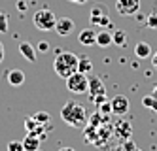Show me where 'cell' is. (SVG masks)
I'll return each mask as SVG.
<instances>
[{
    "label": "cell",
    "instance_id": "30",
    "mask_svg": "<svg viewBox=\"0 0 157 151\" xmlns=\"http://www.w3.org/2000/svg\"><path fill=\"white\" fill-rule=\"evenodd\" d=\"M134 17H136V21H146V17H144V15L140 13V11H138V13H136V15H134Z\"/></svg>",
    "mask_w": 157,
    "mask_h": 151
},
{
    "label": "cell",
    "instance_id": "1",
    "mask_svg": "<svg viewBox=\"0 0 157 151\" xmlns=\"http://www.w3.org/2000/svg\"><path fill=\"white\" fill-rule=\"evenodd\" d=\"M61 119L72 126V129H85V125H87V111L85 108L82 106L80 102H66L64 106L61 108Z\"/></svg>",
    "mask_w": 157,
    "mask_h": 151
},
{
    "label": "cell",
    "instance_id": "24",
    "mask_svg": "<svg viewBox=\"0 0 157 151\" xmlns=\"http://www.w3.org/2000/svg\"><path fill=\"white\" fill-rule=\"evenodd\" d=\"M6 149L8 151H23V144L21 142H8V145H6Z\"/></svg>",
    "mask_w": 157,
    "mask_h": 151
},
{
    "label": "cell",
    "instance_id": "2",
    "mask_svg": "<svg viewBox=\"0 0 157 151\" xmlns=\"http://www.w3.org/2000/svg\"><path fill=\"white\" fill-rule=\"evenodd\" d=\"M78 57L76 53H70V51H57L55 55V61H53V70L59 77H68L72 76L74 72H78Z\"/></svg>",
    "mask_w": 157,
    "mask_h": 151
},
{
    "label": "cell",
    "instance_id": "10",
    "mask_svg": "<svg viewBox=\"0 0 157 151\" xmlns=\"http://www.w3.org/2000/svg\"><path fill=\"white\" fill-rule=\"evenodd\" d=\"M78 42H80L82 45H85V47H91V45H97V30L87 27L83 30H80V34H78Z\"/></svg>",
    "mask_w": 157,
    "mask_h": 151
},
{
    "label": "cell",
    "instance_id": "32",
    "mask_svg": "<svg viewBox=\"0 0 157 151\" xmlns=\"http://www.w3.org/2000/svg\"><path fill=\"white\" fill-rule=\"evenodd\" d=\"M151 95H153V96H157V83L153 85V91H151Z\"/></svg>",
    "mask_w": 157,
    "mask_h": 151
},
{
    "label": "cell",
    "instance_id": "27",
    "mask_svg": "<svg viewBox=\"0 0 157 151\" xmlns=\"http://www.w3.org/2000/svg\"><path fill=\"white\" fill-rule=\"evenodd\" d=\"M151 66H153L155 70H157V51H155V53L151 55Z\"/></svg>",
    "mask_w": 157,
    "mask_h": 151
},
{
    "label": "cell",
    "instance_id": "14",
    "mask_svg": "<svg viewBox=\"0 0 157 151\" xmlns=\"http://www.w3.org/2000/svg\"><path fill=\"white\" fill-rule=\"evenodd\" d=\"M134 57H136V59H150L151 57V45L148 42H138L134 45Z\"/></svg>",
    "mask_w": 157,
    "mask_h": 151
},
{
    "label": "cell",
    "instance_id": "26",
    "mask_svg": "<svg viewBox=\"0 0 157 151\" xmlns=\"http://www.w3.org/2000/svg\"><path fill=\"white\" fill-rule=\"evenodd\" d=\"M17 9L19 11H27V2H25V0H19V2H17Z\"/></svg>",
    "mask_w": 157,
    "mask_h": 151
},
{
    "label": "cell",
    "instance_id": "4",
    "mask_svg": "<svg viewBox=\"0 0 157 151\" xmlns=\"http://www.w3.org/2000/svg\"><path fill=\"white\" fill-rule=\"evenodd\" d=\"M66 89L74 95H83L89 89V77L87 74H82V72H74L72 76L66 77Z\"/></svg>",
    "mask_w": 157,
    "mask_h": 151
},
{
    "label": "cell",
    "instance_id": "35",
    "mask_svg": "<svg viewBox=\"0 0 157 151\" xmlns=\"http://www.w3.org/2000/svg\"><path fill=\"white\" fill-rule=\"evenodd\" d=\"M36 151H40V149H36Z\"/></svg>",
    "mask_w": 157,
    "mask_h": 151
},
{
    "label": "cell",
    "instance_id": "12",
    "mask_svg": "<svg viewBox=\"0 0 157 151\" xmlns=\"http://www.w3.org/2000/svg\"><path fill=\"white\" fill-rule=\"evenodd\" d=\"M19 53L23 55L29 62H36V49L30 42H21L19 43Z\"/></svg>",
    "mask_w": 157,
    "mask_h": 151
},
{
    "label": "cell",
    "instance_id": "33",
    "mask_svg": "<svg viewBox=\"0 0 157 151\" xmlns=\"http://www.w3.org/2000/svg\"><path fill=\"white\" fill-rule=\"evenodd\" d=\"M59 151H74V149H72V147H61Z\"/></svg>",
    "mask_w": 157,
    "mask_h": 151
},
{
    "label": "cell",
    "instance_id": "9",
    "mask_svg": "<svg viewBox=\"0 0 157 151\" xmlns=\"http://www.w3.org/2000/svg\"><path fill=\"white\" fill-rule=\"evenodd\" d=\"M74 28H76V25L70 17H59L57 23H55V32H57L59 36H70L74 32Z\"/></svg>",
    "mask_w": 157,
    "mask_h": 151
},
{
    "label": "cell",
    "instance_id": "21",
    "mask_svg": "<svg viewBox=\"0 0 157 151\" xmlns=\"http://www.w3.org/2000/svg\"><path fill=\"white\" fill-rule=\"evenodd\" d=\"M98 113H102L104 115V117H106V115H110L112 113V104H110V100H104L102 104H98Z\"/></svg>",
    "mask_w": 157,
    "mask_h": 151
},
{
    "label": "cell",
    "instance_id": "29",
    "mask_svg": "<svg viewBox=\"0 0 157 151\" xmlns=\"http://www.w3.org/2000/svg\"><path fill=\"white\" fill-rule=\"evenodd\" d=\"M110 151H127V149L123 147V144H121V145H116V147H112Z\"/></svg>",
    "mask_w": 157,
    "mask_h": 151
},
{
    "label": "cell",
    "instance_id": "8",
    "mask_svg": "<svg viewBox=\"0 0 157 151\" xmlns=\"http://www.w3.org/2000/svg\"><path fill=\"white\" fill-rule=\"evenodd\" d=\"M110 104H112V113L119 115V117L129 111V98L123 96V95H116L114 98L110 100Z\"/></svg>",
    "mask_w": 157,
    "mask_h": 151
},
{
    "label": "cell",
    "instance_id": "13",
    "mask_svg": "<svg viewBox=\"0 0 157 151\" xmlns=\"http://www.w3.org/2000/svg\"><path fill=\"white\" fill-rule=\"evenodd\" d=\"M40 138L38 136H34V134H30V132H27V136L23 138V151H36V149H40Z\"/></svg>",
    "mask_w": 157,
    "mask_h": 151
},
{
    "label": "cell",
    "instance_id": "22",
    "mask_svg": "<svg viewBox=\"0 0 157 151\" xmlns=\"http://www.w3.org/2000/svg\"><path fill=\"white\" fill-rule=\"evenodd\" d=\"M10 28V23H8V15L4 13V11H0V32L6 34Z\"/></svg>",
    "mask_w": 157,
    "mask_h": 151
},
{
    "label": "cell",
    "instance_id": "25",
    "mask_svg": "<svg viewBox=\"0 0 157 151\" xmlns=\"http://www.w3.org/2000/svg\"><path fill=\"white\" fill-rule=\"evenodd\" d=\"M38 51H42V53H46V51H49V43L42 40V42L38 43Z\"/></svg>",
    "mask_w": 157,
    "mask_h": 151
},
{
    "label": "cell",
    "instance_id": "28",
    "mask_svg": "<svg viewBox=\"0 0 157 151\" xmlns=\"http://www.w3.org/2000/svg\"><path fill=\"white\" fill-rule=\"evenodd\" d=\"M2 61H4V43L0 42V62H2Z\"/></svg>",
    "mask_w": 157,
    "mask_h": 151
},
{
    "label": "cell",
    "instance_id": "15",
    "mask_svg": "<svg viewBox=\"0 0 157 151\" xmlns=\"http://www.w3.org/2000/svg\"><path fill=\"white\" fill-rule=\"evenodd\" d=\"M116 134H117V138H123V140L131 138V134H132L131 125H129L127 121H119V123L116 125Z\"/></svg>",
    "mask_w": 157,
    "mask_h": 151
},
{
    "label": "cell",
    "instance_id": "34",
    "mask_svg": "<svg viewBox=\"0 0 157 151\" xmlns=\"http://www.w3.org/2000/svg\"><path fill=\"white\" fill-rule=\"evenodd\" d=\"M132 151H144V149H140V147H134V149H132Z\"/></svg>",
    "mask_w": 157,
    "mask_h": 151
},
{
    "label": "cell",
    "instance_id": "11",
    "mask_svg": "<svg viewBox=\"0 0 157 151\" xmlns=\"http://www.w3.org/2000/svg\"><path fill=\"white\" fill-rule=\"evenodd\" d=\"M6 79H8V83H10V85L21 87V85L25 83V72H23V70H19V68H12V70H8V72H6Z\"/></svg>",
    "mask_w": 157,
    "mask_h": 151
},
{
    "label": "cell",
    "instance_id": "5",
    "mask_svg": "<svg viewBox=\"0 0 157 151\" xmlns=\"http://www.w3.org/2000/svg\"><path fill=\"white\" fill-rule=\"evenodd\" d=\"M89 98L93 100V104H102L104 100H108L106 98V87H104V83H102V79H100L98 76H91L89 77Z\"/></svg>",
    "mask_w": 157,
    "mask_h": 151
},
{
    "label": "cell",
    "instance_id": "23",
    "mask_svg": "<svg viewBox=\"0 0 157 151\" xmlns=\"http://www.w3.org/2000/svg\"><path fill=\"white\" fill-rule=\"evenodd\" d=\"M146 27L148 28H157V13H150L148 17H146Z\"/></svg>",
    "mask_w": 157,
    "mask_h": 151
},
{
    "label": "cell",
    "instance_id": "3",
    "mask_svg": "<svg viewBox=\"0 0 157 151\" xmlns=\"http://www.w3.org/2000/svg\"><path fill=\"white\" fill-rule=\"evenodd\" d=\"M32 23L34 27L42 32H51L55 30V23H57V15L53 13L51 9L44 8V9H38L34 15H32Z\"/></svg>",
    "mask_w": 157,
    "mask_h": 151
},
{
    "label": "cell",
    "instance_id": "7",
    "mask_svg": "<svg viewBox=\"0 0 157 151\" xmlns=\"http://www.w3.org/2000/svg\"><path fill=\"white\" fill-rule=\"evenodd\" d=\"M116 9L121 17H134L140 11V0H116Z\"/></svg>",
    "mask_w": 157,
    "mask_h": 151
},
{
    "label": "cell",
    "instance_id": "20",
    "mask_svg": "<svg viewBox=\"0 0 157 151\" xmlns=\"http://www.w3.org/2000/svg\"><path fill=\"white\" fill-rule=\"evenodd\" d=\"M32 117H34V121L38 125H49V121H51V115L48 111H36Z\"/></svg>",
    "mask_w": 157,
    "mask_h": 151
},
{
    "label": "cell",
    "instance_id": "18",
    "mask_svg": "<svg viewBox=\"0 0 157 151\" xmlns=\"http://www.w3.org/2000/svg\"><path fill=\"white\" fill-rule=\"evenodd\" d=\"M91 70H93L91 59H89V57H85V55H82L80 59H78V72H82V74H91Z\"/></svg>",
    "mask_w": 157,
    "mask_h": 151
},
{
    "label": "cell",
    "instance_id": "6",
    "mask_svg": "<svg viewBox=\"0 0 157 151\" xmlns=\"http://www.w3.org/2000/svg\"><path fill=\"white\" fill-rule=\"evenodd\" d=\"M91 23L93 27H100V28H112V21L108 17V9L102 4H95L91 8Z\"/></svg>",
    "mask_w": 157,
    "mask_h": 151
},
{
    "label": "cell",
    "instance_id": "19",
    "mask_svg": "<svg viewBox=\"0 0 157 151\" xmlns=\"http://www.w3.org/2000/svg\"><path fill=\"white\" fill-rule=\"evenodd\" d=\"M142 106L148 108V110H151V111H157V96H153V95L142 96Z\"/></svg>",
    "mask_w": 157,
    "mask_h": 151
},
{
    "label": "cell",
    "instance_id": "16",
    "mask_svg": "<svg viewBox=\"0 0 157 151\" xmlns=\"http://www.w3.org/2000/svg\"><path fill=\"white\" fill-rule=\"evenodd\" d=\"M112 43H114L112 42V32H108V30H98L97 32V45L98 47H110Z\"/></svg>",
    "mask_w": 157,
    "mask_h": 151
},
{
    "label": "cell",
    "instance_id": "17",
    "mask_svg": "<svg viewBox=\"0 0 157 151\" xmlns=\"http://www.w3.org/2000/svg\"><path fill=\"white\" fill-rule=\"evenodd\" d=\"M112 42H114V45L125 47V43H127V32L121 30V28H114V32H112Z\"/></svg>",
    "mask_w": 157,
    "mask_h": 151
},
{
    "label": "cell",
    "instance_id": "31",
    "mask_svg": "<svg viewBox=\"0 0 157 151\" xmlns=\"http://www.w3.org/2000/svg\"><path fill=\"white\" fill-rule=\"evenodd\" d=\"M68 2H72V4H85L87 0H68Z\"/></svg>",
    "mask_w": 157,
    "mask_h": 151
}]
</instances>
